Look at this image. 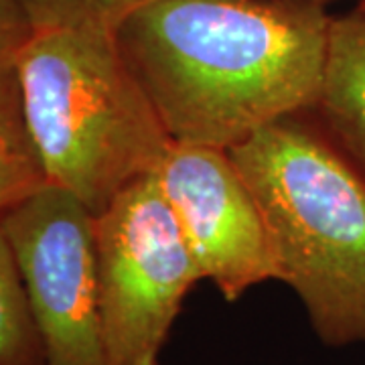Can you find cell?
Instances as JSON below:
<instances>
[{
	"label": "cell",
	"instance_id": "6da1fadb",
	"mask_svg": "<svg viewBox=\"0 0 365 365\" xmlns=\"http://www.w3.org/2000/svg\"><path fill=\"white\" fill-rule=\"evenodd\" d=\"M329 25L314 0H153L112 31L170 140L232 150L314 112Z\"/></svg>",
	"mask_w": 365,
	"mask_h": 365
},
{
	"label": "cell",
	"instance_id": "7a4b0ae2",
	"mask_svg": "<svg viewBox=\"0 0 365 365\" xmlns=\"http://www.w3.org/2000/svg\"><path fill=\"white\" fill-rule=\"evenodd\" d=\"M260 207L278 280L329 347L365 345V175L317 118L287 116L227 150Z\"/></svg>",
	"mask_w": 365,
	"mask_h": 365
},
{
	"label": "cell",
	"instance_id": "3957f363",
	"mask_svg": "<svg viewBox=\"0 0 365 365\" xmlns=\"http://www.w3.org/2000/svg\"><path fill=\"white\" fill-rule=\"evenodd\" d=\"M16 69L47 179L93 215L163 165L173 140L114 31L39 29L16 57Z\"/></svg>",
	"mask_w": 365,
	"mask_h": 365
},
{
	"label": "cell",
	"instance_id": "277c9868",
	"mask_svg": "<svg viewBox=\"0 0 365 365\" xmlns=\"http://www.w3.org/2000/svg\"><path fill=\"white\" fill-rule=\"evenodd\" d=\"M108 365H160L187 292L203 280L157 173L96 215Z\"/></svg>",
	"mask_w": 365,
	"mask_h": 365
},
{
	"label": "cell",
	"instance_id": "5b68a950",
	"mask_svg": "<svg viewBox=\"0 0 365 365\" xmlns=\"http://www.w3.org/2000/svg\"><path fill=\"white\" fill-rule=\"evenodd\" d=\"M39 329L45 365H108L96 250V215L45 185L0 220Z\"/></svg>",
	"mask_w": 365,
	"mask_h": 365
},
{
	"label": "cell",
	"instance_id": "8992f818",
	"mask_svg": "<svg viewBox=\"0 0 365 365\" xmlns=\"http://www.w3.org/2000/svg\"><path fill=\"white\" fill-rule=\"evenodd\" d=\"M157 179L181 225L203 280L230 302L266 280H278L260 207L227 150L175 144Z\"/></svg>",
	"mask_w": 365,
	"mask_h": 365
},
{
	"label": "cell",
	"instance_id": "52a82bcc",
	"mask_svg": "<svg viewBox=\"0 0 365 365\" xmlns=\"http://www.w3.org/2000/svg\"><path fill=\"white\" fill-rule=\"evenodd\" d=\"M314 118L365 175V4L331 16Z\"/></svg>",
	"mask_w": 365,
	"mask_h": 365
},
{
	"label": "cell",
	"instance_id": "ba28073f",
	"mask_svg": "<svg viewBox=\"0 0 365 365\" xmlns=\"http://www.w3.org/2000/svg\"><path fill=\"white\" fill-rule=\"evenodd\" d=\"M49 185L31 134L16 61L0 67V220Z\"/></svg>",
	"mask_w": 365,
	"mask_h": 365
},
{
	"label": "cell",
	"instance_id": "9c48e42d",
	"mask_svg": "<svg viewBox=\"0 0 365 365\" xmlns=\"http://www.w3.org/2000/svg\"><path fill=\"white\" fill-rule=\"evenodd\" d=\"M0 365H45L39 329L11 246L0 232Z\"/></svg>",
	"mask_w": 365,
	"mask_h": 365
},
{
	"label": "cell",
	"instance_id": "30bf717a",
	"mask_svg": "<svg viewBox=\"0 0 365 365\" xmlns=\"http://www.w3.org/2000/svg\"><path fill=\"white\" fill-rule=\"evenodd\" d=\"M33 29H59V26H91L114 29L132 13L153 0H21ZM329 4L331 0H314Z\"/></svg>",
	"mask_w": 365,
	"mask_h": 365
},
{
	"label": "cell",
	"instance_id": "8fae6325",
	"mask_svg": "<svg viewBox=\"0 0 365 365\" xmlns=\"http://www.w3.org/2000/svg\"><path fill=\"white\" fill-rule=\"evenodd\" d=\"M35 35L33 23L21 0H0V67L16 57Z\"/></svg>",
	"mask_w": 365,
	"mask_h": 365
},
{
	"label": "cell",
	"instance_id": "7c38bea8",
	"mask_svg": "<svg viewBox=\"0 0 365 365\" xmlns=\"http://www.w3.org/2000/svg\"><path fill=\"white\" fill-rule=\"evenodd\" d=\"M361 4H365V0H361Z\"/></svg>",
	"mask_w": 365,
	"mask_h": 365
}]
</instances>
